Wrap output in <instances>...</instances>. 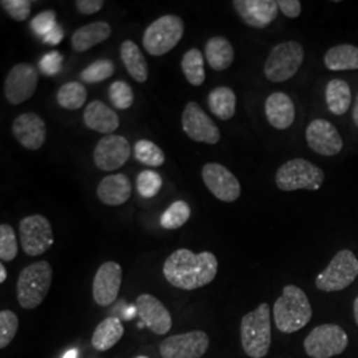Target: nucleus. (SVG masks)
Segmentation results:
<instances>
[{
	"mask_svg": "<svg viewBox=\"0 0 358 358\" xmlns=\"http://www.w3.org/2000/svg\"><path fill=\"white\" fill-rule=\"evenodd\" d=\"M6 279H7V269L4 267V264L1 263L0 264V282H6Z\"/></svg>",
	"mask_w": 358,
	"mask_h": 358,
	"instance_id": "obj_46",
	"label": "nucleus"
},
{
	"mask_svg": "<svg viewBox=\"0 0 358 358\" xmlns=\"http://www.w3.org/2000/svg\"><path fill=\"white\" fill-rule=\"evenodd\" d=\"M13 137L28 150H38L47 140V125L40 115L27 112L15 118Z\"/></svg>",
	"mask_w": 358,
	"mask_h": 358,
	"instance_id": "obj_19",
	"label": "nucleus"
},
{
	"mask_svg": "<svg viewBox=\"0 0 358 358\" xmlns=\"http://www.w3.org/2000/svg\"><path fill=\"white\" fill-rule=\"evenodd\" d=\"M308 146L315 153L332 157L343 150L344 142L336 127L327 120H315L306 131Z\"/></svg>",
	"mask_w": 358,
	"mask_h": 358,
	"instance_id": "obj_17",
	"label": "nucleus"
},
{
	"mask_svg": "<svg viewBox=\"0 0 358 358\" xmlns=\"http://www.w3.org/2000/svg\"><path fill=\"white\" fill-rule=\"evenodd\" d=\"M312 319V306L307 294L296 285H287L273 306V320L282 333L303 329Z\"/></svg>",
	"mask_w": 358,
	"mask_h": 358,
	"instance_id": "obj_2",
	"label": "nucleus"
},
{
	"mask_svg": "<svg viewBox=\"0 0 358 358\" xmlns=\"http://www.w3.org/2000/svg\"><path fill=\"white\" fill-rule=\"evenodd\" d=\"M210 345V338L203 331L174 334L165 338L159 353L162 358H202Z\"/></svg>",
	"mask_w": 358,
	"mask_h": 358,
	"instance_id": "obj_12",
	"label": "nucleus"
},
{
	"mask_svg": "<svg viewBox=\"0 0 358 358\" xmlns=\"http://www.w3.org/2000/svg\"><path fill=\"white\" fill-rule=\"evenodd\" d=\"M62 63H63V56L57 51H52L47 53L38 63L40 71L45 76H53L60 72L62 69Z\"/></svg>",
	"mask_w": 358,
	"mask_h": 358,
	"instance_id": "obj_42",
	"label": "nucleus"
},
{
	"mask_svg": "<svg viewBox=\"0 0 358 358\" xmlns=\"http://www.w3.org/2000/svg\"><path fill=\"white\" fill-rule=\"evenodd\" d=\"M1 7L15 22H24L31 13L29 0H1Z\"/></svg>",
	"mask_w": 358,
	"mask_h": 358,
	"instance_id": "obj_40",
	"label": "nucleus"
},
{
	"mask_svg": "<svg viewBox=\"0 0 358 358\" xmlns=\"http://www.w3.org/2000/svg\"><path fill=\"white\" fill-rule=\"evenodd\" d=\"M325 100L333 115H345L352 103L350 87L341 78H333L327 85Z\"/></svg>",
	"mask_w": 358,
	"mask_h": 358,
	"instance_id": "obj_30",
	"label": "nucleus"
},
{
	"mask_svg": "<svg viewBox=\"0 0 358 358\" xmlns=\"http://www.w3.org/2000/svg\"><path fill=\"white\" fill-rule=\"evenodd\" d=\"M324 171L307 159L294 158L279 167L276 171V186L282 192L319 190L324 182Z\"/></svg>",
	"mask_w": 358,
	"mask_h": 358,
	"instance_id": "obj_6",
	"label": "nucleus"
},
{
	"mask_svg": "<svg viewBox=\"0 0 358 358\" xmlns=\"http://www.w3.org/2000/svg\"><path fill=\"white\" fill-rule=\"evenodd\" d=\"M357 275V257L350 250H343L316 278V287L324 292L343 291L356 280Z\"/></svg>",
	"mask_w": 358,
	"mask_h": 358,
	"instance_id": "obj_8",
	"label": "nucleus"
},
{
	"mask_svg": "<svg viewBox=\"0 0 358 358\" xmlns=\"http://www.w3.org/2000/svg\"><path fill=\"white\" fill-rule=\"evenodd\" d=\"M134 307L142 324L152 332L158 336H164L171 329L173 319L169 309L153 294H140Z\"/></svg>",
	"mask_w": 358,
	"mask_h": 358,
	"instance_id": "obj_18",
	"label": "nucleus"
},
{
	"mask_svg": "<svg viewBox=\"0 0 358 358\" xmlns=\"http://www.w3.org/2000/svg\"><path fill=\"white\" fill-rule=\"evenodd\" d=\"M105 1L103 0H77L75 3L77 11L81 15H93L101 11Z\"/></svg>",
	"mask_w": 358,
	"mask_h": 358,
	"instance_id": "obj_43",
	"label": "nucleus"
},
{
	"mask_svg": "<svg viewBox=\"0 0 358 358\" xmlns=\"http://www.w3.org/2000/svg\"><path fill=\"white\" fill-rule=\"evenodd\" d=\"M122 284V267L115 262H105L97 269L94 279L92 294L96 304L100 307H108L113 304Z\"/></svg>",
	"mask_w": 358,
	"mask_h": 358,
	"instance_id": "obj_16",
	"label": "nucleus"
},
{
	"mask_svg": "<svg viewBox=\"0 0 358 358\" xmlns=\"http://www.w3.org/2000/svg\"><path fill=\"white\" fill-rule=\"evenodd\" d=\"M207 103L213 115H217L222 121H229L236 110L235 92L229 87H217L210 92Z\"/></svg>",
	"mask_w": 358,
	"mask_h": 358,
	"instance_id": "obj_28",
	"label": "nucleus"
},
{
	"mask_svg": "<svg viewBox=\"0 0 358 358\" xmlns=\"http://www.w3.org/2000/svg\"><path fill=\"white\" fill-rule=\"evenodd\" d=\"M112 27L106 22H93L87 26L80 27L72 35V48L76 52H85L97 44H101L110 38Z\"/></svg>",
	"mask_w": 358,
	"mask_h": 358,
	"instance_id": "obj_24",
	"label": "nucleus"
},
{
	"mask_svg": "<svg viewBox=\"0 0 358 358\" xmlns=\"http://www.w3.org/2000/svg\"><path fill=\"white\" fill-rule=\"evenodd\" d=\"M183 34V20L177 15H165L146 28L142 36V45L152 56H164L178 45Z\"/></svg>",
	"mask_w": 358,
	"mask_h": 358,
	"instance_id": "obj_5",
	"label": "nucleus"
},
{
	"mask_svg": "<svg viewBox=\"0 0 358 358\" xmlns=\"http://www.w3.org/2000/svg\"><path fill=\"white\" fill-rule=\"evenodd\" d=\"M77 356H78V350L77 349H71V350H68L65 353L63 358H77Z\"/></svg>",
	"mask_w": 358,
	"mask_h": 358,
	"instance_id": "obj_48",
	"label": "nucleus"
},
{
	"mask_svg": "<svg viewBox=\"0 0 358 358\" xmlns=\"http://www.w3.org/2000/svg\"><path fill=\"white\" fill-rule=\"evenodd\" d=\"M241 338L244 353L251 358H263L268 355L272 341L271 309L262 303L255 310L244 315L241 324Z\"/></svg>",
	"mask_w": 358,
	"mask_h": 358,
	"instance_id": "obj_3",
	"label": "nucleus"
},
{
	"mask_svg": "<svg viewBox=\"0 0 358 358\" xmlns=\"http://www.w3.org/2000/svg\"><path fill=\"white\" fill-rule=\"evenodd\" d=\"M17 256V239L10 224L0 226V259L1 262H13Z\"/></svg>",
	"mask_w": 358,
	"mask_h": 358,
	"instance_id": "obj_38",
	"label": "nucleus"
},
{
	"mask_svg": "<svg viewBox=\"0 0 358 358\" xmlns=\"http://www.w3.org/2000/svg\"><path fill=\"white\" fill-rule=\"evenodd\" d=\"M131 146L122 136H105L97 142L93 150L94 165L103 171H115L128 162Z\"/></svg>",
	"mask_w": 358,
	"mask_h": 358,
	"instance_id": "obj_15",
	"label": "nucleus"
},
{
	"mask_svg": "<svg viewBox=\"0 0 358 358\" xmlns=\"http://www.w3.org/2000/svg\"><path fill=\"white\" fill-rule=\"evenodd\" d=\"M324 64L329 71L358 69V47L352 44L336 45L327 52Z\"/></svg>",
	"mask_w": 358,
	"mask_h": 358,
	"instance_id": "obj_29",
	"label": "nucleus"
},
{
	"mask_svg": "<svg viewBox=\"0 0 358 358\" xmlns=\"http://www.w3.org/2000/svg\"><path fill=\"white\" fill-rule=\"evenodd\" d=\"M206 59L214 71L229 69L235 59V51L230 41L223 36L208 38L205 47Z\"/></svg>",
	"mask_w": 358,
	"mask_h": 358,
	"instance_id": "obj_27",
	"label": "nucleus"
},
{
	"mask_svg": "<svg viewBox=\"0 0 358 358\" xmlns=\"http://www.w3.org/2000/svg\"><path fill=\"white\" fill-rule=\"evenodd\" d=\"M266 115L272 128L285 130L294 124V101L288 94L282 92L272 93L266 101Z\"/></svg>",
	"mask_w": 358,
	"mask_h": 358,
	"instance_id": "obj_23",
	"label": "nucleus"
},
{
	"mask_svg": "<svg viewBox=\"0 0 358 358\" xmlns=\"http://www.w3.org/2000/svg\"><path fill=\"white\" fill-rule=\"evenodd\" d=\"M109 99L115 109L127 110L134 103V92L125 81H115L109 87Z\"/></svg>",
	"mask_w": 358,
	"mask_h": 358,
	"instance_id": "obj_36",
	"label": "nucleus"
},
{
	"mask_svg": "<svg viewBox=\"0 0 358 358\" xmlns=\"http://www.w3.org/2000/svg\"><path fill=\"white\" fill-rule=\"evenodd\" d=\"M19 329V319L10 309H4L0 312V348L4 349L6 346L13 343L16 333Z\"/></svg>",
	"mask_w": 358,
	"mask_h": 358,
	"instance_id": "obj_37",
	"label": "nucleus"
},
{
	"mask_svg": "<svg viewBox=\"0 0 358 358\" xmlns=\"http://www.w3.org/2000/svg\"><path fill=\"white\" fill-rule=\"evenodd\" d=\"M217 273V259L213 252L194 254L187 248H179L164 263V276L173 287L194 291L208 285Z\"/></svg>",
	"mask_w": 358,
	"mask_h": 358,
	"instance_id": "obj_1",
	"label": "nucleus"
},
{
	"mask_svg": "<svg viewBox=\"0 0 358 358\" xmlns=\"http://www.w3.org/2000/svg\"><path fill=\"white\" fill-rule=\"evenodd\" d=\"M232 6L244 23L254 28L268 27L279 13L275 0H234Z\"/></svg>",
	"mask_w": 358,
	"mask_h": 358,
	"instance_id": "obj_20",
	"label": "nucleus"
},
{
	"mask_svg": "<svg viewBox=\"0 0 358 358\" xmlns=\"http://www.w3.org/2000/svg\"><path fill=\"white\" fill-rule=\"evenodd\" d=\"M120 55L122 63L125 65L129 75L133 77V80H136L140 84L145 83L149 77V66L138 45L131 40H125L121 44Z\"/></svg>",
	"mask_w": 358,
	"mask_h": 358,
	"instance_id": "obj_25",
	"label": "nucleus"
},
{
	"mask_svg": "<svg viewBox=\"0 0 358 358\" xmlns=\"http://www.w3.org/2000/svg\"><path fill=\"white\" fill-rule=\"evenodd\" d=\"M87 97H88L87 88L78 81L66 83L56 94L57 103L66 110L80 109L87 101Z\"/></svg>",
	"mask_w": 358,
	"mask_h": 358,
	"instance_id": "obj_32",
	"label": "nucleus"
},
{
	"mask_svg": "<svg viewBox=\"0 0 358 358\" xmlns=\"http://www.w3.org/2000/svg\"><path fill=\"white\" fill-rule=\"evenodd\" d=\"M202 178L210 192L222 202H235L239 199L242 187L238 178L220 164H206L202 169Z\"/></svg>",
	"mask_w": 358,
	"mask_h": 358,
	"instance_id": "obj_14",
	"label": "nucleus"
},
{
	"mask_svg": "<svg viewBox=\"0 0 358 358\" xmlns=\"http://www.w3.org/2000/svg\"><path fill=\"white\" fill-rule=\"evenodd\" d=\"M180 66L186 80L194 87H199L205 83V59L198 48H192L183 55Z\"/></svg>",
	"mask_w": 358,
	"mask_h": 358,
	"instance_id": "obj_31",
	"label": "nucleus"
},
{
	"mask_svg": "<svg viewBox=\"0 0 358 358\" xmlns=\"http://www.w3.org/2000/svg\"><path fill=\"white\" fill-rule=\"evenodd\" d=\"M278 6L282 15L291 19L299 17L301 13V3L299 0H279Z\"/></svg>",
	"mask_w": 358,
	"mask_h": 358,
	"instance_id": "obj_44",
	"label": "nucleus"
},
{
	"mask_svg": "<svg viewBox=\"0 0 358 358\" xmlns=\"http://www.w3.org/2000/svg\"><path fill=\"white\" fill-rule=\"evenodd\" d=\"M134 358H149V357H146V356H137V357H134Z\"/></svg>",
	"mask_w": 358,
	"mask_h": 358,
	"instance_id": "obj_50",
	"label": "nucleus"
},
{
	"mask_svg": "<svg viewBox=\"0 0 358 358\" xmlns=\"http://www.w3.org/2000/svg\"><path fill=\"white\" fill-rule=\"evenodd\" d=\"M131 180L125 174H112L108 176L100 182L97 187V196L103 205H124L131 196Z\"/></svg>",
	"mask_w": 358,
	"mask_h": 358,
	"instance_id": "obj_22",
	"label": "nucleus"
},
{
	"mask_svg": "<svg viewBox=\"0 0 358 358\" xmlns=\"http://www.w3.org/2000/svg\"><path fill=\"white\" fill-rule=\"evenodd\" d=\"M115 63L109 59H100L96 60L94 63L88 65L80 75V78L84 83H90V84H94V83H101L108 78L115 75Z\"/></svg>",
	"mask_w": 358,
	"mask_h": 358,
	"instance_id": "obj_35",
	"label": "nucleus"
},
{
	"mask_svg": "<svg viewBox=\"0 0 358 358\" xmlns=\"http://www.w3.org/2000/svg\"><path fill=\"white\" fill-rule=\"evenodd\" d=\"M353 121H355V124H356V127L358 128V94L357 100H356V103H355V108H353Z\"/></svg>",
	"mask_w": 358,
	"mask_h": 358,
	"instance_id": "obj_47",
	"label": "nucleus"
},
{
	"mask_svg": "<svg viewBox=\"0 0 358 358\" xmlns=\"http://www.w3.org/2000/svg\"><path fill=\"white\" fill-rule=\"evenodd\" d=\"M53 269L47 260L32 263L23 269L16 282V296L23 309L38 308L51 288Z\"/></svg>",
	"mask_w": 358,
	"mask_h": 358,
	"instance_id": "obj_4",
	"label": "nucleus"
},
{
	"mask_svg": "<svg viewBox=\"0 0 358 358\" xmlns=\"http://www.w3.org/2000/svg\"><path fill=\"white\" fill-rule=\"evenodd\" d=\"M353 313H355V320H356L358 325V296L357 299L355 300V304H353Z\"/></svg>",
	"mask_w": 358,
	"mask_h": 358,
	"instance_id": "obj_49",
	"label": "nucleus"
},
{
	"mask_svg": "<svg viewBox=\"0 0 358 358\" xmlns=\"http://www.w3.org/2000/svg\"><path fill=\"white\" fill-rule=\"evenodd\" d=\"M125 328L118 317H106L101 321L92 336V346L99 352H106L122 338Z\"/></svg>",
	"mask_w": 358,
	"mask_h": 358,
	"instance_id": "obj_26",
	"label": "nucleus"
},
{
	"mask_svg": "<svg viewBox=\"0 0 358 358\" xmlns=\"http://www.w3.org/2000/svg\"><path fill=\"white\" fill-rule=\"evenodd\" d=\"M64 38V32H63V28L60 26H56L51 32L43 38L44 43H48L51 45H57L59 43H62V40Z\"/></svg>",
	"mask_w": 358,
	"mask_h": 358,
	"instance_id": "obj_45",
	"label": "nucleus"
},
{
	"mask_svg": "<svg viewBox=\"0 0 358 358\" xmlns=\"http://www.w3.org/2000/svg\"><path fill=\"white\" fill-rule=\"evenodd\" d=\"M182 129L192 141L215 145L220 140V130L199 103L190 101L182 115Z\"/></svg>",
	"mask_w": 358,
	"mask_h": 358,
	"instance_id": "obj_13",
	"label": "nucleus"
},
{
	"mask_svg": "<svg viewBox=\"0 0 358 358\" xmlns=\"http://www.w3.org/2000/svg\"><path fill=\"white\" fill-rule=\"evenodd\" d=\"M19 236L23 251L28 256H40L53 245L51 222L43 215H29L19 223Z\"/></svg>",
	"mask_w": 358,
	"mask_h": 358,
	"instance_id": "obj_10",
	"label": "nucleus"
},
{
	"mask_svg": "<svg viewBox=\"0 0 358 358\" xmlns=\"http://www.w3.org/2000/svg\"><path fill=\"white\" fill-rule=\"evenodd\" d=\"M348 344V334L340 325L322 324L308 334L304 349L310 358H332L344 353Z\"/></svg>",
	"mask_w": 358,
	"mask_h": 358,
	"instance_id": "obj_9",
	"label": "nucleus"
},
{
	"mask_svg": "<svg viewBox=\"0 0 358 358\" xmlns=\"http://www.w3.org/2000/svg\"><path fill=\"white\" fill-rule=\"evenodd\" d=\"M192 210L185 201H176L167 207L166 211L161 217V226L165 230L180 229L190 219Z\"/></svg>",
	"mask_w": 358,
	"mask_h": 358,
	"instance_id": "obj_33",
	"label": "nucleus"
},
{
	"mask_svg": "<svg viewBox=\"0 0 358 358\" xmlns=\"http://www.w3.org/2000/svg\"><path fill=\"white\" fill-rule=\"evenodd\" d=\"M56 26H57L56 24V13L53 11H44V13H38L31 22L32 31L41 38L47 36Z\"/></svg>",
	"mask_w": 358,
	"mask_h": 358,
	"instance_id": "obj_41",
	"label": "nucleus"
},
{
	"mask_svg": "<svg viewBox=\"0 0 358 358\" xmlns=\"http://www.w3.org/2000/svg\"><path fill=\"white\" fill-rule=\"evenodd\" d=\"M162 187V177L153 170H143L137 177V190L143 198H153Z\"/></svg>",
	"mask_w": 358,
	"mask_h": 358,
	"instance_id": "obj_39",
	"label": "nucleus"
},
{
	"mask_svg": "<svg viewBox=\"0 0 358 358\" xmlns=\"http://www.w3.org/2000/svg\"><path fill=\"white\" fill-rule=\"evenodd\" d=\"M84 124L90 130H94L97 133H103L106 136H110V133H115L120 127V117L112 108H109L106 103L94 100L88 103V106L84 110Z\"/></svg>",
	"mask_w": 358,
	"mask_h": 358,
	"instance_id": "obj_21",
	"label": "nucleus"
},
{
	"mask_svg": "<svg viewBox=\"0 0 358 358\" xmlns=\"http://www.w3.org/2000/svg\"><path fill=\"white\" fill-rule=\"evenodd\" d=\"M38 84V72L34 65L16 64L6 77L4 97L11 105H20L35 94Z\"/></svg>",
	"mask_w": 358,
	"mask_h": 358,
	"instance_id": "obj_11",
	"label": "nucleus"
},
{
	"mask_svg": "<svg viewBox=\"0 0 358 358\" xmlns=\"http://www.w3.org/2000/svg\"><path fill=\"white\" fill-rule=\"evenodd\" d=\"M134 157L142 165L159 167L165 164V154L154 142L140 140L134 145Z\"/></svg>",
	"mask_w": 358,
	"mask_h": 358,
	"instance_id": "obj_34",
	"label": "nucleus"
},
{
	"mask_svg": "<svg viewBox=\"0 0 358 358\" xmlns=\"http://www.w3.org/2000/svg\"><path fill=\"white\" fill-rule=\"evenodd\" d=\"M304 62V48L297 41H284L269 52L264 75L272 83H284L297 73Z\"/></svg>",
	"mask_w": 358,
	"mask_h": 358,
	"instance_id": "obj_7",
	"label": "nucleus"
}]
</instances>
